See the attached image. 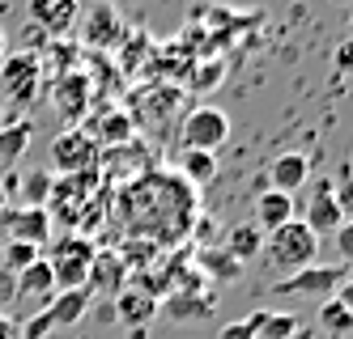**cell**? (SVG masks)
Listing matches in <instances>:
<instances>
[{
  "instance_id": "cell-1",
  "label": "cell",
  "mask_w": 353,
  "mask_h": 339,
  "mask_svg": "<svg viewBox=\"0 0 353 339\" xmlns=\"http://www.w3.org/2000/svg\"><path fill=\"white\" fill-rule=\"evenodd\" d=\"M264 254H268V263H272L276 272H302V267H311V263H315L319 238L294 217L290 225L272 229L268 238H264Z\"/></svg>"
},
{
  "instance_id": "cell-2",
  "label": "cell",
  "mask_w": 353,
  "mask_h": 339,
  "mask_svg": "<svg viewBox=\"0 0 353 339\" xmlns=\"http://www.w3.org/2000/svg\"><path fill=\"white\" fill-rule=\"evenodd\" d=\"M90 305H94V293H90V289H64V293H56L52 301H47L39 314L26 318V327H21V339H47L56 327L81 322Z\"/></svg>"
},
{
  "instance_id": "cell-3",
  "label": "cell",
  "mask_w": 353,
  "mask_h": 339,
  "mask_svg": "<svg viewBox=\"0 0 353 339\" xmlns=\"http://www.w3.org/2000/svg\"><path fill=\"white\" fill-rule=\"evenodd\" d=\"M43 85V64L34 51H17V56L0 60V107H30Z\"/></svg>"
},
{
  "instance_id": "cell-4",
  "label": "cell",
  "mask_w": 353,
  "mask_h": 339,
  "mask_svg": "<svg viewBox=\"0 0 353 339\" xmlns=\"http://www.w3.org/2000/svg\"><path fill=\"white\" fill-rule=\"evenodd\" d=\"M353 276V267L345 263H311V267H302V272H290L272 284V293L276 297H332L341 284Z\"/></svg>"
},
{
  "instance_id": "cell-5",
  "label": "cell",
  "mask_w": 353,
  "mask_h": 339,
  "mask_svg": "<svg viewBox=\"0 0 353 339\" xmlns=\"http://www.w3.org/2000/svg\"><path fill=\"white\" fill-rule=\"evenodd\" d=\"M230 140V115L217 111V107H196L183 115L179 127V144L183 149H200V153H213Z\"/></svg>"
},
{
  "instance_id": "cell-6",
  "label": "cell",
  "mask_w": 353,
  "mask_h": 339,
  "mask_svg": "<svg viewBox=\"0 0 353 339\" xmlns=\"http://www.w3.org/2000/svg\"><path fill=\"white\" fill-rule=\"evenodd\" d=\"M52 162L64 170V174H94L98 166V140L81 127H64L52 140Z\"/></svg>"
},
{
  "instance_id": "cell-7",
  "label": "cell",
  "mask_w": 353,
  "mask_h": 339,
  "mask_svg": "<svg viewBox=\"0 0 353 339\" xmlns=\"http://www.w3.org/2000/svg\"><path fill=\"white\" fill-rule=\"evenodd\" d=\"M47 263H52V276H56V293H64V289H85L90 263H94V246L81 242V238H68V242H60L56 259H47Z\"/></svg>"
},
{
  "instance_id": "cell-8",
  "label": "cell",
  "mask_w": 353,
  "mask_h": 339,
  "mask_svg": "<svg viewBox=\"0 0 353 339\" xmlns=\"http://www.w3.org/2000/svg\"><path fill=\"white\" fill-rule=\"evenodd\" d=\"M0 229L9 233V242H30V246H43L47 238H52V212L47 208H5L0 212Z\"/></svg>"
},
{
  "instance_id": "cell-9",
  "label": "cell",
  "mask_w": 353,
  "mask_h": 339,
  "mask_svg": "<svg viewBox=\"0 0 353 339\" xmlns=\"http://www.w3.org/2000/svg\"><path fill=\"white\" fill-rule=\"evenodd\" d=\"M77 25H81V43L94 47V51H107V47H115L123 39V21H119L111 0H94V9L81 13Z\"/></svg>"
},
{
  "instance_id": "cell-10",
  "label": "cell",
  "mask_w": 353,
  "mask_h": 339,
  "mask_svg": "<svg viewBox=\"0 0 353 339\" xmlns=\"http://www.w3.org/2000/svg\"><path fill=\"white\" fill-rule=\"evenodd\" d=\"M56 297V276H52V263L39 259L26 272H17V301L26 305V314H39V309Z\"/></svg>"
},
{
  "instance_id": "cell-11",
  "label": "cell",
  "mask_w": 353,
  "mask_h": 339,
  "mask_svg": "<svg viewBox=\"0 0 353 339\" xmlns=\"http://www.w3.org/2000/svg\"><path fill=\"white\" fill-rule=\"evenodd\" d=\"M81 17V0H30V21L47 34H72V25Z\"/></svg>"
},
{
  "instance_id": "cell-12",
  "label": "cell",
  "mask_w": 353,
  "mask_h": 339,
  "mask_svg": "<svg viewBox=\"0 0 353 339\" xmlns=\"http://www.w3.org/2000/svg\"><path fill=\"white\" fill-rule=\"evenodd\" d=\"M302 225H307L315 238H332V233L345 225L341 208H336V199H332V182H319V187H315V195H311V204H307V217H302Z\"/></svg>"
},
{
  "instance_id": "cell-13",
  "label": "cell",
  "mask_w": 353,
  "mask_h": 339,
  "mask_svg": "<svg viewBox=\"0 0 353 339\" xmlns=\"http://www.w3.org/2000/svg\"><path fill=\"white\" fill-rule=\"evenodd\" d=\"M94 98V81L85 72H64L60 81H56V111L68 119V123H77L85 115V102Z\"/></svg>"
},
{
  "instance_id": "cell-14",
  "label": "cell",
  "mask_w": 353,
  "mask_h": 339,
  "mask_svg": "<svg viewBox=\"0 0 353 339\" xmlns=\"http://www.w3.org/2000/svg\"><path fill=\"white\" fill-rule=\"evenodd\" d=\"M311 174V162L302 157V153H281V157H272L268 166V191H281V195H294L302 182Z\"/></svg>"
},
{
  "instance_id": "cell-15",
  "label": "cell",
  "mask_w": 353,
  "mask_h": 339,
  "mask_svg": "<svg viewBox=\"0 0 353 339\" xmlns=\"http://www.w3.org/2000/svg\"><path fill=\"white\" fill-rule=\"evenodd\" d=\"M154 314H158V297H154V293L123 289V293L115 297V318H119V322H128L132 331H145Z\"/></svg>"
},
{
  "instance_id": "cell-16",
  "label": "cell",
  "mask_w": 353,
  "mask_h": 339,
  "mask_svg": "<svg viewBox=\"0 0 353 339\" xmlns=\"http://www.w3.org/2000/svg\"><path fill=\"white\" fill-rule=\"evenodd\" d=\"M34 140V123L30 119H13L0 127V170H13L21 157H26V149Z\"/></svg>"
},
{
  "instance_id": "cell-17",
  "label": "cell",
  "mask_w": 353,
  "mask_h": 339,
  "mask_svg": "<svg viewBox=\"0 0 353 339\" xmlns=\"http://www.w3.org/2000/svg\"><path fill=\"white\" fill-rule=\"evenodd\" d=\"M294 195H281V191H264L256 199V229L260 233H272V229H281L294 221Z\"/></svg>"
},
{
  "instance_id": "cell-18",
  "label": "cell",
  "mask_w": 353,
  "mask_h": 339,
  "mask_svg": "<svg viewBox=\"0 0 353 339\" xmlns=\"http://www.w3.org/2000/svg\"><path fill=\"white\" fill-rule=\"evenodd\" d=\"M230 259H239V263H251L256 254H264V233L256 229V221H243L234 225L230 233H225V246H221Z\"/></svg>"
},
{
  "instance_id": "cell-19",
  "label": "cell",
  "mask_w": 353,
  "mask_h": 339,
  "mask_svg": "<svg viewBox=\"0 0 353 339\" xmlns=\"http://www.w3.org/2000/svg\"><path fill=\"white\" fill-rule=\"evenodd\" d=\"M247 327L256 339H294V335H302V322L294 314H268V309H256V314L247 318Z\"/></svg>"
},
{
  "instance_id": "cell-20",
  "label": "cell",
  "mask_w": 353,
  "mask_h": 339,
  "mask_svg": "<svg viewBox=\"0 0 353 339\" xmlns=\"http://www.w3.org/2000/svg\"><path fill=\"white\" fill-rule=\"evenodd\" d=\"M179 89H170V85H154V89H145V94H137V102H132V111L141 115V119H149V115H162V119H170L174 111H179Z\"/></svg>"
},
{
  "instance_id": "cell-21",
  "label": "cell",
  "mask_w": 353,
  "mask_h": 339,
  "mask_svg": "<svg viewBox=\"0 0 353 339\" xmlns=\"http://www.w3.org/2000/svg\"><path fill=\"white\" fill-rule=\"evenodd\" d=\"M158 309H162L166 318H174V322H188V318H205V314H213L209 297H196V293H170L166 301H158Z\"/></svg>"
},
{
  "instance_id": "cell-22",
  "label": "cell",
  "mask_w": 353,
  "mask_h": 339,
  "mask_svg": "<svg viewBox=\"0 0 353 339\" xmlns=\"http://www.w3.org/2000/svg\"><path fill=\"white\" fill-rule=\"evenodd\" d=\"M17 191H21V204L26 208H43L56 191V174L52 170H26L17 178Z\"/></svg>"
},
{
  "instance_id": "cell-23",
  "label": "cell",
  "mask_w": 353,
  "mask_h": 339,
  "mask_svg": "<svg viewBox=\"0 0 353 339\" xmlns=\"http://www.w3.org/2000/svg\"><path fill=\"white\" fill-rule=\"evenodd\" d=\"M98 267V276H90L85 280V289L94 293V289H103V293H123V263H119V259L115 254H94V263H90V272Z\"/></svg>"
},
{
  "instance_id": "cell-24",
  "label": "cell",
  "mask_w": 353,
  "mask_h": 339,
  "mask_svg": "<svg viewBox=\"0 0 353 339\" xmlns=\"http://www.w3.org/2000/svg\"><path fill=\"white\" fill-rule=\"evenodd\" d=\"M179 170H183V178L192 187H209L217 178V157L213 153H200V149H183L179 153Z\"/></svg>"
},
{
  "instance_id": "cell-25",
  "label": "cell",
  "mask_w": 353,
  "mask_h": 339,
  "mask_svg": "<svg viewBox=\"0 0 353 339\" xmlns=\"http://www.w3.org/2000/svg\"><path fill=\"white\" fill-rule=\"evenodd\" d=\"M196 267L205 272V276H213V280H239L243 276V263L230 259L225 250H200L196 254Z\"/></svg>"
},
{
  "instance_id": "cell-26",
  "label": "cell",
  "mask_w": 353,
  "mask_h": 339,
  "mask_svg": "<svg viewBox=\"0 0 353 339\" xmlns=\"http://www.w3.org/2000/svg\"><path fill=\"white\" fill-rule=\"evenodd\" d=\"M137 132V119L128 111H107L103 119H98V136H103L107 144H123V140H132Z\"/></svg>"
},
{
  "instance_id": "cell-27",
  "label": "cell",
  "mask_w": 353,
  "mask_h": 339,
  "mask_svg": "<svg viewBox=\"0 0 353 339\" xmlns=\"http://www.w3.org/2000/svg\"><path fill=\"white\" fill-rule=\"evenodd\" d=\"M319 327H323V331H332V339H345V335H353V314H349L341 301L327 297V301L319 305Z\"/></svg>"
},
{
  "instance_id": "cell-28",
  "label": "cell",
  "mask_w": 353,
  "mask_h": 339,
  "mask_svg": "<svg viewBox=\"0 0 353 339\" xmlns=\"http://www.w3.org/2000/svg\"><path fill=\"white\" fill-rule=\"evenodd\" d=\"M30 263H39V246H30V242H5V254H0V267L5 272H26Z\"/></svg>"
},
{
  "instance_id": "cell-29",
  "label": "cell",
  "mask_w": 353,
  "mask_h": 339,
  "mask_svg": "<svg viewBox=\"0 0 353 339\" xmlns=\"http://www.w3.org/2000/svg\"><path fill=\"white\" fill-rule=\"evenodd\" d=\"M332 199H336V208H341V217L353 221V166H341V174H336V182H332Z\"/></svg>"
},
{
  "instance_id": "cell-30",
  "label": "cell",
  "mask_w": 353,
  "mask_h": 339,
  "mask_svg": "<svg viewBox=\"0 0 353 339\" xmlns=\"http://www.w3.org/2000/svg\"><path fill=\"white\" fill-rule=\"evenodd\" d=\"M221 76H225V68H221L217 60H209L205 72H192V89H196V94H205V89H213V85L221 81Z\"/></svg>"
},
{
  "instance_id": "cell-31",
  "label": "cell",
  "mask_w": 353,
  "mask_h": 339,
  "mask_svg": "<svg viewBox=\"0 0 353 339\" xmlns=\"http://www.w3.org/2000/svg\"><path fill=\"white\" fill-rule=\"evenodd\" d=\"M332 242H336V254H341V263L349 267V263H353V221H345V225L332 233Z\"/></svg>"
},
{
  "instance_id": "cell-32",
  "label": "cell",
  "mask_w": 353,
  "mask_h": 339,
  "mask_svg": "<svg viewBox=\"0 0 353 339\" xmlns=\"http://www.w3.org/2000/svg\"><path fill=\"white\" fill-rule=\"evenodd\" d=\"M13 301H17V276L0 267V314H5V305H13Z\"/></svg>"
},
{
  "instance_id": "cell-33",
  "label": "cell",
  "mask_w": 353,
  "mask_h": 339,
  "mask_svg": "<svg viewBox=\"0 0 353 339\" xmlns=\"http://www.w3.org/2000/svg\"><path fill=\"white\" fill-rule=\"evenodd\" d=\"M332 64H336L341 72H353V39H345V43L336 47V56H332Z\"/></svg>"
},
{
  "instance_id": "cell-34",
  "label": "cell",
  "mask_w": 353,
  "mask_h": 339,
  "mask_svg": "<svg viewBox=\"0 0 353 339\" xmlns=\"http://www.w3.org/2000/svg\"><path fill=\"white\" fill-rule=\"evenodd\" d=\"M217 339H256V335H251V327H247V318H243V322L221 327V335H217Z\"/></svg>"
},
{
  "instance_id": "cell-35",
  "label": "cell",
  "mask_w": 353,
  "mask_h": 339,
  "mask_svg": "<svg viewBox=\"0 0 353 339\" xmlns=\"http://www.w3.org/2000/svg\"><path fill=\"white\" fill-rule=\"evenodd\" d=\"M0 339H21V322L9 318V314H0Z\"/></svg>"
},
{
  "instance_id": "cell-36",
  "label": "cell",
  "mask_w": 353,
  "mask_h": 339,
  "mask_svg": "<svg viewBox=\"0 0 353 339\" xmlns=\"http://www.w3.org/2000/svg\"><path fill=\"white\" fill-rule=\"evenodd\" d=\"M332 301H341V305L349 309V314H353V276H349V280L341 284V289H336V293H332Z\"/></svg>"
},
{
  "instance_id": "cell-37",
  "label": "cell",
  "mask_w": 353,
  "mask_h": 339,
  "mask_svg": "<svg viewBox=\"0 0 353 339\" xmlns=\"http://www.w3.org/2000/svg\"><path fill=\"white\" fill-rule=\"evenodd\" d=\"M9 56V47H5V30H0V60H5Z\"/></svg>"
},
{
  "instance_id": "cell-38",
  "label": "cell",
  "mask_w": 353,
  "mask_h": 339,
  "mask_svg": "<svg viewBox=\"0 0 353 339\" xmlns=\"http://www.w3.org/2000/svg\"><path fill=\"white\" fill-rule=\"evenodd\" d=\"M5 204H9V195H5V187H0V212H5Z\"/></svg>"
}]
</instances>
